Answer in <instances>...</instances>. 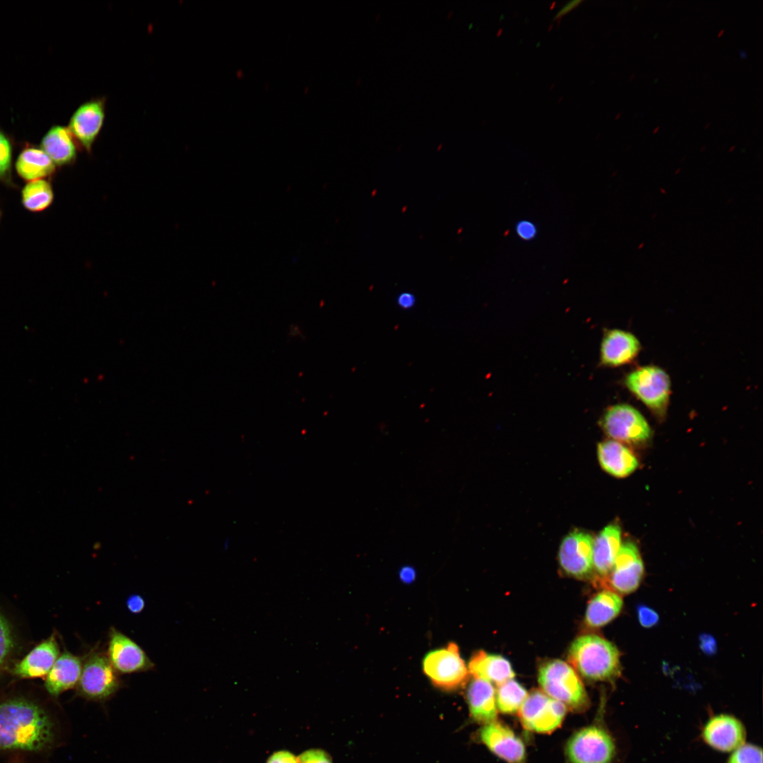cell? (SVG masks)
Returning a JSON list of instances; mask_svg holds the SVG:
<instances>
[{"mask_svg":"<svg viewBox=\"0 0 763 763\" xmlns=\"http://www.w3.org/2000/svg\"><path fill=\"white\" fill-rule=\"evenodd\" d=\"M54 736L53 723L39 705L22 698L0 702L1 750H42Z\"/></svg>","mask_w":763,"mask_h":763,"instance_id":"obj_1","label":"cell"},{"mask_svg":"<svg viewBox=\"0 0 763 763\" xmlns=\"http://www.w3.org/2000/svg\"><path fill=\"white\" fill-rule=\"evenodd\" d=\"M568 661L575 671L590 680H611L620 674L618 649L597 634L577 637L569 649Z\"/></svg>","mask_w":763,"mask_h":763,"instance_id":"obj_2","label":"cell"},{"mask_svg":"<svg viewBox=\"0 0 763 763\" xmlns=\"http://www.w3.org/2000/svg\"><path fill=\"white\" fill-rule=\"evenodd\" d=\"M538 683L542 691L575 711L585 710L588 698L575 670L561 660L545 663L538 670Z\"/></svg>","mask_w":763,"mask_h":763,"instance_id":"obj_3","label":"cell"},{"mask_svg":"<svg viewBox=\"0 0 763 763\" xmlns=\"http://www.w3.org/2000/svg\"><path fill=\"white\" fill-rule=\"evenodd\" d=\"M627 389L658 418L666 413L670 396L668 374L654 365L637 367L625 378Z\"/></svg>","mask_w":763,"mask_h":763,"instance_id":"obj_4","label":"cell"},{"mask_svg":"<svg viewBox=\"0 0 763 763\" xmlns=\"http://www.w3.org/2000/svg\"><path fill=\"white\" fill-rule=\"evenodd\" d=\"M119 675L105 653L93 651L83 661L77 692L90 701H107L122 685Z\"/></svg>","mask_w":763,"mask_h":763,"instance_id":"obj_5","label":"cell"},{"mask_svg":"<svg viewBox=\"0 0 763 763\" xmlns=\"http://www.w3.org/2000/svg\"><path fill=\"white\" fill-rule=\"evenodd\" d=\"M600 425L611 439L624 444H643L651 437V429L644 415L634 407L619 403L608 407Z\"/></svg>","mask_w":763,"mask_h":763,"instance_id":"obj_6","label":"cell"},{"mask_svg":"<svg viewBox=\"0 0 763 763\" xmlns=\"http://www.w3.org/2000/svg\"><path fill=\"white\" fill-rule=\"evenodd\" d=\"M615 753V745L611 735L597 725L577 731L565 747L569 763H611Z\"/></svg>","mask_w":763,"mask_h":763,"instance_id":"obj_7","label":"cell"},{"mask_svg":"<svg viewBox=\"0 0 763 763\" xmlns=\"http://www.w3.org/2000/svg\"><path fill=\"white\" fill-rule=\"evenodd\" d=\"M425 674L436 687L454 690L466 684L469 672L454 643L428 652L424 657Z\"/></svg>","mask_w":763,"mask_h":763,"instance_id":"obj_8","label":"cell"},{"mask_svg":"<svg viewBox=\"0 0 763 763\" xmlns=\"http://www.w3.org/2000/svg\"><path fill=\"white\" fill-rule=\"evenodd\" d=\"M567 707L561 702L547 695L542 690H535L528 694L518 714L523 727L531 732L550 734L562 723Z\"/></svg>","mask_w":763,"mask_h":763,"instance_id":"obj_9","label":"cell"},{"mask_svg":"<svg viewBox=\"0 0 763 763\" xmlns=\"http://www.w3.org/2000/svg\"><path fill=\"white\" fill-rule=\"evenodd\" d=\"M592 535L576 529L569 533L562 540L558 560L560 567L568 575L580 579H588L593 574Z\"/></svg>","mask_w":763,"mask_h":763,"instance_id":"obj_10","label":"cell"},{"mask_svg":"<svg viewBox=\"0 0 763 763\" xmlns=\"http://www.w3.org/2000/svg\"><path fill=\"white\" fill-rule=\"evenodd\" d=\"M106 655L118 674L148 671L155 666L136 642L114 627L109 631Z\"/></svg>","mask_w":763,"mask_h":763,"instance_id":"obj_11","label":"cell"},{"mask_svg":"<svg viewBox=\"0 0 763 763\" xmlns=\"http://www.w3.org/2000/svg\"><path fill=\"white\" fill-rule=\"evenodd\" d=\"M644 572V564L637 546L633 542L626 541L621 545L613 568L604 581H608L615 591L628 594L639 587Z\"/></svg>","mask_w":763,"mask_h":763,"instance_id":"obj_12","label":"cell"},{"mask_svg":"<svg viewBox=\"0 0 763 763\" xmlns=\"http://www.w3.org/2000/svg\"><path fill=\"white\" fill-rule=\"evenodd\" d=\"M105 107V97H94L79 105L70 118L67 128L88 153H91L102 129Z\"/></svg>","mask_w":763,"mask_h":763,"instance_id":"obj_13","label":"cell"},{"mask_svg":"<svg viewBox=\"0 0 763 763\" xmlns=\"http://www.w3.org/2000/svg\"><path fill=\"white\" fill-rule=\"evenodd\" d=\"M481 742L507 763H525L526 747L522 740L507 726L497 721L485 724L480 731Z\"/></svg>","mask_w":763,"mask_h":763,"instance_id":"obj_14","label":"cell"},{"mask_svg":"<svg viewBox=\"0 0 763 763\" xmlns=\"http://www.w3.org/2000/svg\"><path fill=\"white\" fill-rule=\"evenodd\" d=\"M641 350V343L631 332L614 329L607 330L600 348L601 364L618 367L632 362Z\"/></svg>","mask_w":763,"mask_h":763,"instance_id":"obj_15","label":"cell"},{"mask_svg":"<svg viewBox=\"0 0 763 763\" xmlns=\"http://www.w3.org/2000/svg\"><path fill=\"white\" fill-rule=\"evenodd\" d=\"M702 735L711 747L721 752H731L744 744L746 733L738 718L728 714H719L706 722Z\"/></svg>","mask_w":763,"mask_h":763,"instance_id":"obj_16","label":"cell"},{"mask_svg":"<svg viewBox=\"0 0 763 763\" xmlns=\"http://www.w3.org/2000/svg\"><path fill=\"white\" fill-rule=\"evenodd\" d=\"M59 655V646L53 634L16 663L11 673L20 678H46Z\"/></svg>","mask_w":763,"mask_h":763,"instance_id":"obj_17","label":"cell"},{"mask_svg":"<svg viewBox=\"0 0 763 763\" xmlns=\"http://www.w3.org/2000/svg\"><path fill=\"white\" fill-rule=\"evenodd\" d=\"M621 532L620 525L612 523L593 538V569L597 575V581H604L613 568L621 546Z\"/></svg>","mask_w":763,"mask_h":763,"instance_id":"obj_18","label":"cell"},{"mask_svg":"<svg viewBox=\"0 0 763 763\" xmlns=\"http://www.w3.org/2000/svg\"><path fill=\"white\" fill-rule=\"evenodd\" d=\"M598 459L601 467L616 478L631 475L639 466L633 451L625 444L614 439L600 442L597 446Z\"/></svg>","mask_w":763,"mask_h":763,"instance_id":"obj_19","label":"cell"},{"mask_svg":"<svg viewBox=\"0 0 763 763\" xmlns=\"http://www.w3.org/2000/svg\"><path fill=\"white\" fill-rule=\"evenodd\" d=\"M83 659L65 650L59 655L50 671L45 678V686L47 691L53 696L76 687L78 682Z\"/></svg>","mask_w":763,"mask_h":763,"instance_id":"obj_20","label":"cell"},{"mask_svg":"<svg viewBox=\"0 0 763 763\" xmlns=\"http://www.w3.org/2000/svg\"><path fill=\"white\" fill-rule=\"evenodd\" d=\"M473 678L466 694L471 716L484 725L497 721L498 710L493 685L485 680Z\"/></svg>","mask_w":763,"mask_h":763,"instance_id":"obj_21","label":"cell"},{"mask_svg":"<svg viewBox=\"0 0 763 763\" xmlns=\"http://www.w3.org/2000/svg\"><path fill=\"white\" fill-rule=\"evenodd\" d=\"M468 672L473 678L498 685L514 677V672L507 659L483 651L475 652L471 658Z\"/></svg>","mask_w":763,"mask_h":763,"instance_id":"obj_22","label":"cell"},{"mask_svg":"<svg viewBox=\"0 0 763 763\" xmlns=\"http://www.w3.org/2000/svg\"><path fill=\"white\" fill-rule=\"evenodd\" d=\"M40 146L54 165H69L76 158V146L67 127L52 126L42 138Z\"/></svg>","mask_w":763,"mask_h":763,"instance_id":"obj_23","label":"cell"},{"mask_svg":"<svg viewBox=\"0 0 763 763\" xmlns=\"http://www.w3.org/2000/svg\"><path fill=\"white\" fill-rule=\"evenodd\" d=\"M623 605L621 596L610 590H603L589 601L585 614V623L591 628L601 627L620 613Z\"/></svg>","mask_w":763,"mask_h":763,"instance_id":"obj_24","label":"cell"},{"mask_svg":"<svg viewBox=\"0 0 763 763\" xmlns=\"http://www.w3.org/2000/svg\"><path fill=\"white\" fill-rule=\"evenodd\" d=\"M16 169L23 179L31 182L52 175L55 165L41 148H27L18 155Z\"/></svg>","mask_w":763,"mask_h":763,"instance_id":"obj_25","label":"cell"},{"mask_svg":"<svg viewBox=\"0 0 763 763\" xmlns=\"http://www.w3.org/2000/svg\"><path fill=\"white\" fill-rule=\"evenodd\" d=\"M528 694L525 687L515 680L504 682L495 691L497 710L505 714L518 713Z\"/></svg>","mask_w":763,"mask_h":763,"instance_id":"obj_26","label":"cell"},{"mask_svg":"<svg viewBox=\"0 0 763 763\" xmlns=\"http://www.w3.org/2000/svg\"><path fill=\"white\" fill-rule=\"evenodd\" d=\"M53 199L52 186L44 179L29 182L22 190V203L30 211L45 210L51 205Z\"/></svg>","mask_w":763,"mask_h":763,"instance_id":"obj_27","label":"cell"},{"mask_svg":"<svg viewBox=\"0 0 763 763\" xmlns=\"http://www.w3.org/2000/svg\"><path fill=\"white\" fill-rule=\"evenodd\" d=\"M15 646L11 625L0 613V672L6 666Z\"/></svg>","mask_w":763,"mask_h":763,"instance_id":"obj_28","label":"cell"},{"mask_svg":"<svg viewBox=\"0 0 763 763\" xmlns=\"http://www.w3.org/2000/svg\"><path fill=\"white\" fill-rule=\"evenodd\" d=\"M728 763H762V749L754 745L743 744L735 749Z\"/></svg>","mask_w":763,"mask_h":763,"instance_id":"obj_29","label":"cell"},{"mask_svg":"<svg viewBox=\"0 0 763 763\" xmlns=\"http://www.w3.org/2000/svg\"><path fill=\"white\" fill-rule=\"evenodd\" d=\"M12 147L8 138L0 131V178H5L10 172Z\"/></svg>","mask_w":763,"mask_h":763,"instance_id":"obj_30","label":"cell"},{"mask_svg":"<svg viewBox=\"0 0 763 763\" xmlns=\"http://www.w3.org/2000/svg\"><path fill=\"white\" fill-rule=\"evenodd\" d=\"M298 763H332L329 754L324 750L312 748L297 757Z\"/></svg>","mask_w":763,"mask_h":763,"instance_id":"obj_31","label":"cell"},{"mask_svg":"<svg viewBox=\"0 0 763 763\" xmlns=\"http://www.w3.org/2000/svg\"><path fill=\"white\" fill-rule=\"evenodd\" d=\"M637 615L639 624L645 628L652 627L659 621V615L656 611L645 605L637 606Z\"/></svg>","mask_w":763,"mask_h":763,"instance_id":"obj_32","label":"cell"},{"mask_svg":"<svg viewBox=\"0 0 763 763\" xmlns=\"http://www.w3.org/2000/svg\"><path fill=\"white\" fill-rule=\"evenodd\" d=\"M516 232L521 239L530 240L536 237L537 228L530 220H520L516 225Z\"/></svg>","mask_w":763,"mask_h":763,"instance_id":"obj_33","label":"cell"},{"mask_svg":"<svg viewBox=\"0 0 763 763\" xmlns=\"http://www.w3.org/2000/svg\"><path fill=\"white\" fill-rule=\"evenodd\" d=\"M266 763H298L297 757L288 750H279L273 752Z\"/></svg>","mask_w":763,"mask_h":763,"instance_id":"obj_34","label":"cell"},{"mask_svg":"<svg viewBox=\"0 0 763 763\" xmlns=\"http://www.w3.org/2000/svg\"><path fill=\"white\" fill-rule=\"evenodd\" d=\"M699 646L701 650L707 655L714 654L717 649L716 640L709 634H702L700 635Z\"/></svg>","mask_w":763,"mask_h":763,"instance_id":"obj_35","label":"cell"},{"mask_svg":"<svg viewBox=\"0 0 763 763\" xmlns=\"http://www.w3.org/2000/svg\"><path fill=\"white\" fill-rule=\"evenodd\" d=\"M416 298L412 292H403L396 297L397 305L403 309H410L415 304Z\"/></svg>","mask_w":763,"mask_h":763,"instance_id":"obj_36","label":"cell"},{"mask_svg":"<svg viewBox=\"0 0 763 763\" xmlns=\"http://www.w3.org/2000/svg\"><path fill=\"white\" fill-rule=\"evenodd\" d=\"M126 607L131 613L134 614L139 613L145 607V601L139 595H131L126 601Z\"/></svg>","mask_w":763,"mask_h":763,"instance_id":"obj_37","label":"cell"},{"mask_svg":"<svg viewBox=\"0 0 763 763\" xmlns=\"http://www.w3.org/2000/svg\"><path fill=\"white\" fill-rule=\"evenodd\" d=\"M581 2V1H580V0H574V1H569L565 5H564V6L561 9H560L558 11V12L557 13V14L555 16V19L561 17L562 16L566 14L567 12H569L570 10L573 9L574 7H576Z\"/></svg>","mask_w":763,"mask_h":763,"instance_id":"obj_38","label":"cell"},{"mask_svg":"<svg viewBox=\"0 0 763 763\" xmlns=\"http://www.w3.org/2000/svg\"><path fill=\"white\" fill-rule=\"evenodd\" d=\"M400 575L402 579L408 581L415 576V572L412 567H405L401 570Z\"/></svg>","mask_w":763,"mask_h":763,"instance_id":"obj_39","label":"cell"},{"mask_svg":"<svg viewBox=\"0 0 763 763\" xmlns=\"http://www.w3.org/2000/svg\"><path fill=\"white\" fill-rule=\"evenodd\" d=\"M290 335H291L292 336H294V337L297 336H299L301 335V331H299L298 327H297L296 326L294 325L290 329Z\"/></svg>","mask_w":763,"mask_h":763,"instance_id":"obj_40","label":"cell"},{"mask_svg":"<svg viewBox=\"0 0 763 763\" xmlns=\"http://www.w3.org/2000/svg\"><path fill=\"white\" fill-rule=\"evenodd\" d=\"M739 53H740L741 59H746L747 58V54L744 50L739 49Z\"/></svg>","mask_w":763,"mask_h":763,"instance_id":"obj_41","label":"cell"},{"mask_svg":"<svg viewBox=\"0 0 763 763\" xmlns=\"http://www.w3.org/2000/svg\"><path fill=\"white\" fill-rule=\"evenodd\" d=\"M228 544H229V541H228V538H227L226 540L224 542V549L225 550H226L228 548Z\"/></svg>","mask_w":763,"mask_h":763,"instance_id":"obj_42","label":"cell"},{"mask_svg":"<svg viewBox=\"0 0 763 763\" xmlns=\"http://www.w3.org/2000/svg\"><path fill=\"white\" fill-rule=\"evenodd\" d=\"M659 129H660V127H659V126H656V128H655V129H653V134H656V133H657V132L658 131Z\"/></svg>","mask_w":763,"mask_h":763,"instance_id":"obj_43","label":"cell"},{"mask_svg":"<svg viewBox=\"0 0 763 763\" xmlns=\"http://www.w3.org/2000/svg\"><path fill=\"white\" fill-rule=\"evenodd\" d=\"M724 31H725V30H724V29H722V30H720V32H718V37H720V36H721V35H723V33L724 32Z\"/></svg>","mask_w":763,"mask_h":763,"instance_id":"obj_44","label":"cell"},{"mask_svg":"<svg viewBox=\"0 0 763 763\" xmlns=\"http://www.w3.org/2000/svg\"><path fill=\"white\" fill-rule=\"evenodd\" d=\"M634 76H635V73H632V76H630V78H629V80H632V78H634Z\"/></svg>","mask_w":763,"mask_h":763,"instance_id":"obj_45","label":"cell"},{"mask_svg":"<svg viewBox=\"0 0 763 763\" xmlns=\"http://www.w3.org/2000/svg\"><path fill=\"white\" fill-rule=\"evenodd\" d=\"M709 125H710V122H708V123H707V124H706L705 125V126H704V129H706V128H708Z\"/></svg>","mask_w":763,"mask_h":763,"instance_id":"obj_46","label":"cell"}]
</instances>
